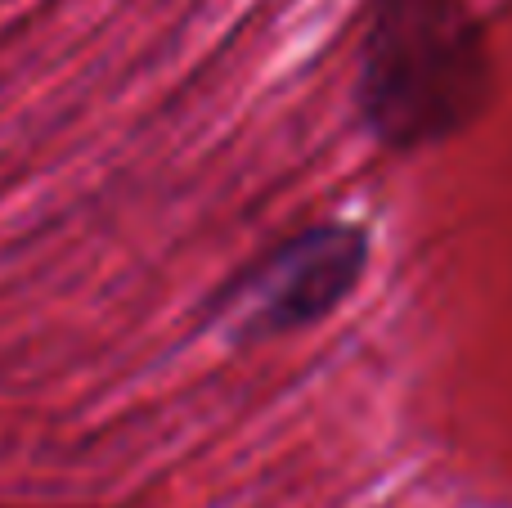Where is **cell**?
I'll use <instances>...</instances> for the list:
<instances>
[{
  "label": "cell",
  "instance_id": "7a4b0ae2",
  "mask_svg": "<svg viewBox=\"0 0 512 508\" xmlns=\"http://www.w3.org/2000/svg\"><path fill=\"white\" fill-rule=\"evenodd\" d=\"M364 266H369V243L355 225L301 230L265 252L234 284H225L221 329L239 342L306 329L355 293Z\"/></svg>",
  "mask_w": 512,
  "mask_h": 508
},
{
  "label": "cell",
  "instance_id": "6da1fadb",
  "mask_svg": "<svg viewBox=\"0 0 512 508\" xmlns=\"http://www.w3.org/2000/svg\"><path fill=\"white\" fill-rule=\"evenodd\" d=\"M495 95V59L468 0H373L355 68V108L391 149L468 131Z\"/></svg>",
  "mask_w": 512,
  "mask_h": 508
}]
</instances>
